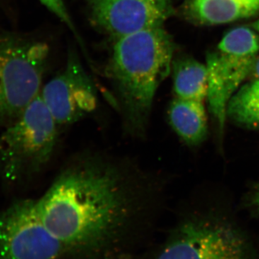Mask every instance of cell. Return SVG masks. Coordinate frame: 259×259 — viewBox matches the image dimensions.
<instances>
[{"label":"cell","mask_w":259,"mask_h":259,"mask_svg":"<svg viewBox=\"0 0 259 259\" xmlns=\"http://www.w3.org/2000/svg\"><path fill=\"white\" fill-rule=\"evenodd\" d=\"M91 18L116 38L161 27L172 14L165 0H88Z\"/></svg>","instance_id":"cell-9"},{"label":"cell","mask_w":259,"mask_h":259,"mask_svg":"<svg viewBox=\"0 0 259 259\" xmlns=\"http://www.w3.org/2000/svg\"><path fill=\"white\" fill-rule=\"evenodd\" d=\"M57 122L40 93L0 136V175L18 185L50 160L57 139Z\"/></svg>","instance_id":"cell-3"},{"label":"cell","mask_w":259,"mask_h":259,"mask_svg":"<svg viewBox=\"0 0 259 259\" xmlns=\"http://www.w3.org/2000/svg\"><path fill=\"white\" fill-rule=\"evenodd\" d=\"M155 259H258L238 228L224 219L199 218L182 223Z\"/></svg>","instance_id":"cell-5"},{"label":"cell","mask_w":259,"mask_h":259,"mask_svg":"<svg viewBox=\"0 0 259 259\" xmlns=\"http://www.w3.org/2000/svg\"><path fill=\"white\" fill-rule=\"evenodd\" d=\"M39 1L53 14L55 15L62 23H64L74 34L75 37L78 39L80 44H82V40L78 33L64 0H39Z\"/></svg>","instance_id":"cell-14"},{"label":"cell","mask_w":259,"mask_h":259,"mask_svg":"<svg viewBox=\"0 0 259 259\" xmlns=\"http://www.w3.org/2000/svg\"><path fill=\"white\" fill-rule=\"evenodd\" d=\"M189 13L200 23L226 24L259 14V0H192Z\"/></svg>","instance_id":"cell-10"},{"label":"cell","mask_w":259,"mask_h":259,"mask_svg":"<svg viewBox=\"0 0 259 259\" xmlns=\"http://www.w3.org/2000/svg\"><path fill=\"white\" fill-rule=\"evenodd\" d=\"M174 49L162 26L121 37L114 46L109 74L135 133L144 132L156 91L171 71Z\"/></svg>","instance_id":"cell-2"},{"label":"cell","mask_w":259,"mask_h":259,"mask_svg":"<svg viewBox=\"0 0 259 259\" xmlns=\"http://www.w3.org/2000/svg\"><path fill=\"white\" fill-rule=\"evenodd\" d=\"M253 204L256 210L259 212V187L253 196Z\"/></svg>","instance_id":"cell-16"},{"label":"cell","mask_w":259,"mask_h":259,"mask_svg":"<svg viewBox=\"0 0 259 259\" xmlns=\"http://www.w3.org/2000/svg\"><path fill=\"white\" fill-rule=\"evenodd\" d=\"M174 90L177 98L203 102L208 95L207 66L191 58L178 59L172 64Z\"/></svg>","instance_id":"cell-12"},{"label":"cell","mask_w":259,"mask_h":259,"mask_svg":"<svg viewBox=\"0 0 259 259\" xmlns=\"http://www.w3.org/2000/svg\"><path fill=\"white\" fill-rule=\"evenodd\" d=\"M259 51V37L246 27L231 30L216 52L207 58L209 110L220 129L226 122L228 102L251 74Z\"/></svg>","instance_id":"cell-6"},{"label":"cell","mask_w":259,"mask_h":259,"mask_svg":"<svg viewBox=\"0 0 259 259\" xmlns=\"http://www.w3.org/2000/svg\"><path fill=\"white\" fill-rule=\"evenodd\" d=\"M250 75L254 77L255 79L259 80V56L257 57L256 61H255L254 66H253V70Z\"/></svg>","instance_id":"cell-15"},{"label":"cell","mask_w":259,"mask_h":259,"mask_svg":"<svg viewBox=\"0 0 259 259\" xmlns=\"http://www.w3.org/2000/svg\"><path fill=\"white\" fill-rule=\"evenodd\" d=\"M227 117L238 125L259 129V80L242 85L227 106Z\"/></svg>","instance_id":"cell-13"},{"label":"cell","mask_w":259,"mask_h":259,"mask_svg":"<svg viewBox=\"0 0 259 259\" xmlns=\"http://www.w3.org/2000/svg\"><path fill=\"white\" fill-rule=\"evenodd\" d=\"M69 250L39 217L35 200L20 199L0 212V259H61Z\"/></svg>","instance_id":"cell-7"},{"label":"cell","mask_w":259,"mask_h":259,"mask_svg":"<svg viewBox=\"0 0 259 259\" xmlns=\"http://www.w3.org/2000/svg\"><path fill=\"white\" fill-rule=\"evenodd\" d=\"M253 27L257 30V31L259 33V20L253 24Z\"/></svg>","instance_id":"cell-17"},{"label":"cell","mask_w":259,"mask_h":259,"mask_svg":"<svg viewBox=\"0 0 259 259\" xmlns=\"http://www.w3.org/2000/svg\"><path fill=\"white\" fill-rule=\"evenodd\" d=\"M165 1H168V2H170V1H171V0H165Z\"/></svg>","instance_id":"cell-18"},{"label":"cell","mask_w":259,"mask_h":259,"mask_svg":"<svg viewBox=\"0 0 259 259\" xmlns=\"http://www.w3.org/2000/svg\"><path fill=\"white\" fill-rule=\"evenodd\" d=\"M40 95L59 125L74 123L97 107L93 81L74 54L64 71L42 87Z\"/></svg>","instance_id":"cell-8"},{"label":"cell","mask_w":259,"mask_h":259,"mask_svg":"<svg viewBox=\"0 0 259 259\" xmlns=\"http://www.w3.org/2000/svg\"><path fill=\"white\" fill-rule=\"evenodd\" d=\"M168 118L175 132L187 144H199L205 139L207 120L203 102L177 97L170 105Z\"/></svg>","instance_id":"cell-11"},{"label":"cell","mask_w":259,"mask_h":259,"mask_svg":"<svg viewBox=\"0 0 259 259\" xmlns=\"http://www.w3.org/2000/svg\"><path fill=\"white\" fill-rule=\"evenodd\" d=\"M128 177L109 162L66 168L35 207L47 229L71 253H99L127 231L139 207Z\"/></svg>","instance_id":"cell-1"},{"label":"cell","mask_w":259,"mask_h":259,"mask_svg":"<svg viewBox=\"0 0 259 259\" xmlns=\"http://www.w3.org/2000/svg\"><path fill=\"white\" fill-rule=\"evenodd\" d=\"M49 55L46 42L0 34V126L13 123L40 93Z\"/></svg>","instance_id":"cell-4"}]
</instances>
